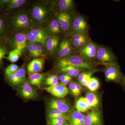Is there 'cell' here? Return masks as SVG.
Returning a JSON list of instances; mask_svg holds the SVG:
<instances>
[{
    "instance_id": "17",
    "label": "cell",
    "mask_w": 125,
    "mask_h": 125,
    "mask_svg": "<svg viewBox=\"0 0 125 125\" xmlns=\"http://www.w3.org/2000/svg\"><path fill=\"white\" fill-rule=\"evenodd\" d=\"M27 40L26 33L18 32L15 35L12 40V46L14 49H18L23 51L27 46Z\"/></svg>"
},
{
    "instance_id": "39",
    "label": "cell",
    "mask_w": 125,
    "mask_h": 125,
    "mask_svg": "<svg viewBox=\"0 0 125 125\" xmlns=\"http://www.w3.org/2000/svg\"><path fill=\"white\" fill-rule=\"evenodd\" d=\"M82 86L79 82H76V97H78L80 95L82 91Z\"/></svg>"
},
{
    "instance_id": "25",
    "label": "cell",
    "mask_w": 125,
    "mask_h": 125,
    "mask_svg": "<svg viewBox=\"0 0 125 125\" xmlns=\"http://www.w3.org/2000/svg\"><path fill=\"white\" fill-rule=\"evenodd\" d=\"M59 71L62 74H67L72 77H78L84 70L72 66H67L59 69Z\"/></svg>"
},
{
    "instance_id": "36",
    "label": "cell",
    "mask_w": 125,
    "mask_h": 125,
    "mask_svg": "<svg viewBox=\"0 0 125 125\" xmlns=\"http://www.w3.org/2000/svg\"><path fill=\"white\" fill-rule=\"evenodd\" d=\"M89 41L90 40H89L88 38L85 34L80 42L77 49L79 50L81 48L83 47L84 46H85Z\"/></svg>"
},
{
    "instance_id": "38",
    "label": "cell",
    "mask_w": 125,
    "mask_h": 125,
    "mask_svg": "<svg viewBox=\"0 0 125 125\" xmlns=\"http://www.w3.org/2000/svg\"><path fill=\"white\" fill-rule=\"evenodd\" d=\"M59 77L56 74V76L52 80L46 83L48 86H52L57 84L59 83Z\"/></svg>"
},
{
    "instance_id": "13",
    "label": "cell",
    "mask_w": 125,
    "mask_h": 125,
    "mask_svg": "<svg viewBox=\"0 0 125 125\" xmlns=\"http://www.w3.org/2000/svg\"><path fill=\"white\" fill-rule=\"evenodd\" d=\"M43 89L57 98H64L69 93L68 88L60 83L56 85L44 88Z\"/></svg>"
},
{
    "instance_id": "40",
    "label": "cell",
    "mask_w": 125,
    "mask_h": 125,
    "mask_svg": "<svg viewBox=\"0 0 125 125\" xmlns=\"http://www.w3.org/2000/svg\"><path fill=\"white\" fill-rule=\"evenodd\" d=\"M71 77V76H70V75H68L67 74H63L61 75L59 78V80L60 81V83H63L66 79Z\"/></svg>"
},
{
    "instance_id": "10",
    "label": "cell",
    "mask_w": 125,
    "mask_h": 125,
    "mask_svg": "<svg viewBox=\"0 0 125 125\" xmlns=\"http://www.w3.org/2000/svg\"><path fill=\"white\" fill-rule=\"evenodd\" d=\"M97 48L94 43L90 41L79 50V53L83 58L90 62L96 58Z\"/></svg>"
},
{
    "instance_id": "31",
    "label": "cell",
    "mask_w": 125,
    "mask_h": 125,
    "mask_svg": "<svg viewBox=\"0 0 125 125\" xmlns=\"http://www.w3.org/2000/svg\"><path fill=\"white\" fill-rule=\"evenodd\" d=\"M85 34V33H76L71 36V38L70 39L72 45L74 48L78 49L80 42Z\"/></svg>"
},
{
    "instance_id": "45",
    "label": "cell",
    "mask_w": 125,
    "mask_h": 125,
    "mask_svg": "<svg viewBox=\"0 0 125 125\" xmlns=\"http://www.w3.org/2000/svg\"><path fill=\"white\" fill-rule=\"evenodd\" d=\"M120 83H121L122 84L124 88L125 89V75H123L122 78L121 80Z\"/></svg>"
},
{
    "instance_id": "12",
    "label": "cell",
    "mask_w": 125,
    "mask_h": 125,
    "mask_svg": "<svg viewBox=\"0 0 125 125\" xmlns=\"http://www.w3.org/2000/svg\"><path fill=\"white\" fill-rule=\"evenodd\" d=\"M75 48L72 45L70 39H65L60 42L57 50L56 57L58 59L63 58L74 53Z\"/></svg>"
},
{
    "instance_id": "33",
    "label": "cell",
    "mask_w": 125,
    "mask_h": 125,
    "mask_svg": "<svg viewBox=\"0 0 125 125\" xmlns=\"http://www.w3.org/2000/svg\"><path fill=\"white\" fill-rule=\"evenodd\" d=\"M19 68L18 65L15 64H12L9 65L5 71V74L6 77L10 76L15 73Z\"/></svg>"
},
{
    "instance_id": "24",
    "label": "cell",
    "mask_w": 125,
    "mask_h": 125,
    "mask_svg": "<svg viewBox=\"0 0 125 125\" xmlns=\"http://www.w3.org/2000/svg\"><path fill=\"white\" fill-rule=\"evenodd\" d=\"M85 97L91 109L97 108L99 106L100 98L97 94L93 92H87L85 94Z\"/></svg>"
},
{
    "instance_id": "19",
    "label": "cell",
    "mask_w": 125,
    "mask_h": 125,
    "mask_svg": "<svg viewBox=\"0 0 125 125\" xmlns=\"http://www.w3.org/2000/svg\"><path fill=\"white\" fill-rule=\"evenodd\" d=\"M56 6L59 13L71 14L75 6L73 0H60L57 2Z\"/></svg>"
},
{
    "instance_id": "2",
    "label": "cell",
    "mask_w": 125,
    "mask_h": 125,
    "mask_svg": "<svg viewBox=\"0 0 125 125\" xmlns=\"http://www.w3.org/2000/svg\"><path fill=\"white\" fill-rule=\"evenodd\" d=\"M56 66L58 69L67 66H74L86 70L94 69L92 63L83 58L79 53H73L58 59Z\"/></svg>"
},
{
    "instance_id": "21",
    "label": "cell",
    "mask_w": 125,
    "mask_h": 125,
    "mask_svg": "<svg viewBox=\"0 0 125 125\" xmlns=\"http://www.w3.org/2000/svg\"><path fill=\"white\" fill-rule=\"evenodd\" d=\"M45 80L46 74L45 73H36L30 75L28 82L30 85L40 88Z\"/></svg>"
},
{
    "instance_id": "27",
    "label": "cell",
    "mask_w": 125,
    "mask_h": 125,
    "mask_svg": "<svg viewBox=\"0 0 125 125\" xmlns=\"http://www.w3.org/2000/svg\"><path fill=\"white\" fill-rule=\"evenodd\" d=\"M27 1L25 0H9L6 5L7 9L8 10H11L19 8L24 5Z\"/></svg>"
},
{
    "instance_id": "44",
    "label": "cell",
    "mask_w": 125,
    "mask_h": 125,
    "mask_svg": "<svg viewBox=\"0 0 125 125\" xmlns=\"http://www.w3.org/2000/svg\"><path fill=\"white\" fill-rule=\"evenodd\" d=\"M9 0H0V5H6L9 2Z\"/></svg>"
},
{
    "instance_id": "1",
    "label": "cell",
    "mask_w": 125,
    "mask_h": 125,
    "mask_svg": "<svg viewBox=\"0 0 125 125\" xmlns=\"http://www.w3.org/2000/svg\"><path fill=\"white\" fill-rule=\"evenodd\" d=\"M29 12L31 21L35 28H46L53 17L52 7L42 2L34 4Z\"/></svg>"
},
{
    "instance_id": "16",
    "label": "cell",
    "mask_w": 125,
    "mask_h": 125,
    "mask_svg": "<svg viewBox=\"0 0 125 125\" xmlns=\"http://www.w3.org/2000/svg\"><path fill=\"white\" fill-rule=\"evenodd\" d=\"M45 62V58H35L32 60L27 66V71L29 74L39 73L43 69Z\"/></svg>"
},
{
    "instance_id": "6",
    "label": "cell",
    "mask_w": 125,
    "mask_h": 125,
    "mask_svg": "<svg viewBox=\"0 0 125 125\" xmlns=\"http://www.w3.org/2000/svg\"><path fill=\"white\" fill-rule=\"evenodd\" d=\"M106 66L104 72L106 80L108 82L120 83L123 75L118 64L116 63Z\"/></svg>"
},
{
    "instance_id": "42",
    "label": "cell",
    "mask_w": 125,
    "mask_h": 125,
    "mask_svg": "<svg viewBox=\"0 0 125 125\" xmlns=\"http://www.w3.org/2000/svg\"><path fill=\"white\" fill-rule=\"evenodd\" d=\"M56 74H52L50 75L45 80V83H48L49 81L52 80L56 76Z\"/></svg>"
},
{
    "instance_id": "7",
    "label": "cell",
    "mask_w": 125,
    "mask_h": 125,
    "mask_svg": "<svg viewBox=\"0 0 125 125\" xmlns=\"http://www.w3.org/2000/svg\"><path fill=\"white\" fill-rule=\"evenodd\" d=\"M47 106L48 109L57 110L66 114L72 110L70 103L63 98L51 99L47 102Z\"/></svg>"
},
{
    "instance_id": "15",
    "label": "cell",
    "mask_w": 125,
    "mask_h": 125,
    "mask_svg": "<svg viewBox=\"0 0 125 125\" xmlns=\"http://www.w3.org/2000/svg\"><path fill=\"white\" fill-rule=\"evenodd\" d=\"M84 125H103L101 113L97 110H93L85 116Z\"/></svg>"
},
{
    "instance_id": "29",
    "label": "cell",
    "mask_w": 125,
    "mask_h": 125,
    "mask_svg": "<svg viewBox=\"0 0 125 125\" xmlns=\"http://www.w3.org/2000/svg\"><path fill=\"white\" fill-rule=\"evenodd\" d=\"M100 87V83L97 78L92 77L87 86L88 89L90 92H95Z\"/></svg>"
},
{
    "instance_id": "8",
    "label": "cell",
    "mask_w": 125,
    "mask_h": 125,
    "mask_svg": "<svg viewBox=\"0 0 125 125\" xmlns=\"http://www.w3.org/2000/svg\"><path fill=\"white\" fill-rule=\"evenodd\" d=\"M56 17L60 25L62 33L70 36L73 20L71 14L57 12Z\"/></svg>"
},
{
    "instance_id": "23",
    "label": "cell",
    "mask_w": 125,
    "mask_h": 125,
    "mask_svg": "<svg viewBox=\"0 0 125 125\" xmlns=\"http://www.w3.org/2000/svg\"><path fill=\"white\" fill-rule=\"evenodd\" d=\"M46 28L51 36H58L62 33L60 25L56 17L52 19Z\"/></svg>"
},
{
    "instance_id": "26",
    "label": "cell",
    "mask_w": 125,
    "mask_h": 125,
    "mask_svg": "<svg viewBox=\"0 0 125 125\" xmlns=\"http://www.w3.org/2000/svg\"><path fill=\"white\" fill-rule=\"evenodd\" d=\"M75 108L76 111L82 113L91 109L84 97H81L77 100L75 104Z\"/></svg>"
},
{
    "instance_id": "9",
    "label": "cell",
    "mask_w": 125,
    "mask_h": 125,
    "mask_svg": "<svg viewBox=\"0 0 125 125\" xmlns=\"http://www.w3.org/2000/svg\"><path fill=\"white\" fill-rule=\"evenodd\" d=\"M89 26L85 18L81 15H77L73 18L70 36L76 33H85Z\"/></svg>"
},
{
    "instance_id": "11",
    "label": "cell",
    "mask_w": 125,
    "mask_h": 125,
    "mask_svg": "<svg viewBox=\"0 0 125 125\" xmlns=\"http://www.w3.org/2000/svg\"><path fill=\"white\" fill-rule=\"evenodd\" d=\"M6 77L9 83L14 87H20L27 81L26 71L23 67L20 68L15 73Z\"/></svg>"
},
{
    "instance_id": "41",
    "label": "cell",
    "mask_w": 125,
    "mask_h": 125,
    "mask_svg": "<svg viewBox=\"0 0 125 125\" xmlns=\"http://www.w3.org/2000/svg\"><path fill=\"white\" fill-rule=\"evenodd\" d=\"M5 25L4 21L0 19V35H1L5 30Z\"/></svg>"
},
{
    "instance_id": "20",
    "label": "cell",
    "mask_w": 125,
    "mask_h": 125,
    "mask_svg": "<svg viewBox=\"0 0 125 125\" xmlns=\"http://www.w3.org/2000/svg\"><path fill=\"white\" fill-rule=\"evenodd\" d=\"M60 43L58 36L51 35L46 40L45 47L49 54L54 55L56 52Z\"/></svg>"
},
{
    "instance_id": "3",
    "label": "cell",
    "mask_w": 125,
    "mask_h": 125,
    "mask_svg": "<svg viewBox=\"0 0 125 125\" xmlns=\"http://www.w3.org/2000/svg\"><path fill=\"white\" fill-rule=\"evenodd\" d=\"M11 24L14 30L19 32H27L35 28L31 21L30 12L21 10L16 12L12 16Z\"/></svg>"
},
{
    "instance_id": "43",
    "label": "cell",
    "mask_w": 125,
    "mask_h": 125,
    "mask_svg": "<svg viewBox=\"0 0 125 125\" xmlns=\"http://www.w3.org/2000/svg\"><path fill=\"white\" fill-rule=\"evenodd\" d=\"M72 79V77H70V78H68L65 81H64L63 83H61L63 85L66 86V85H67L70 83Z\"/></svg>"
},
{
    "instance_id": "46",
    "label": "cell",
    "mask_w": 125,
    "mask_h": 125,
    "mask_svg": "<svg viewBox=\"0 0 125 125\" xmlns=\"http://www.w3.org/2000/svg\"><path fill=\"white\" fill-rule=\"evenodd\" d=\"M71 125L70 124V123H67V122H65L64 124V125Z\"/></svg>"
},
{
    "instance_id": "35",
    "label": "cell",
    "mask_w": 125,
    "mask_h": 125,
    "mask_svg": "<svg viewBox=\"0 0 125 125\" xmlns=\"http://www.w3.org/2000/svg\"><path fill=\"white\" fill-rule=\"evenodd\" d=\"M7 52V49L5 47L0 45V65L3 63V59L5 58Z\"/></svg>"
},
{
    "instance_id": "34",
    "label": "cell",
    "mask_w": 125,
    "mask_h": 125,
    "mask_svg": "<svg viewBox=\"0 0 125 125\" xmlns=\"http://www.w3.org/2000/svg\"><path fill=\"white\" fill-rule=\"evenodd\" d=\"M37 43H32L28 45L27 48L30 55L34 58H37Z\"/></svg>"
},
{
    "instance_id": "4",
    "label": "cell",
    "mask_w": 125,
    "mask_h": 125,
    "mask_svg": "<svg viewBox=\"0 0 125 125\" xmlns=\"http://www.w3.org/2000/svg\"><path fill=\"white\" fill-rule=\"evenodd\" d=\"M26 34L30 44L40 43L44 46L47 39L51 36L47 28L43 27L33 28L27 31Z\"/></svg>"
},
{
    "instance_id": "37",
    "label": "cell",
    "mask_w": 125,
    "mask_h": 125,
    "mask_svg": "<svg viewBox=\"0 0 125 125\" xmlns=\"http://www.w3.org/2000/svg\"><path fill=\"white\" fill-rule=\"evenodd\" d=\"M76 81H73L71 82L69 85V88L71 94L74 96L76 97Z\"/></svg>"
},
{
    "instance_id": "5",
    "label": "cell",
    "mask_w": 125,
    "mask_h": 125,
    "mask_svg": "<svg viewBox=\"0 0 125 125\" xmlns=\"http://www.w3.org/2000/svg\"><path fill=\"white\" fill-rule=\"evenodd\" d=\"M99 63L105 65L117 63V58L112 50L107 47H98L96 58Z\"/></svg>"
},
{
    "instance_id": "32",
    "label": "cell",
    "mask_w": 125,
    "mask_h": 125,
    "mask_svg": "<svg viewBox=\"0 0 125 125\" xmlns=\"http://www.w3.org/2000/svg\"><path fill=\"white\" fill-rule=\"evenodd\" d=\"M67 120V116L62 117L54 119H49V125H63Z\"/></svg>"
},
{
    "instance_id": "18",
    "label": "cell",
    "mask_w": 125,
    "mask_h": 125,
    "mask_svg": "<svg viewBox=\"0 0 125 125\" xmlns=\"http://www.w3.org/2000/svg\"><path fill=\"white\" fill-rule=\"evenodd\" d=\"M84 114L77 111L72 110L67 115V120L71 125H84Z\"/></svg>"
},
{
    "instance_id": "14",
    "label": "cell",
    "mask_w": 125,
    "mask_h": 125,
    "mask_svg": "<svg viewBox=\"0 0 125 125\" xmlns=\"http://www.w3.org/2000/svg\"><path fill=\"white\" fill-rule=\"evenodd\" d=\"M18 92L20 96L25 100L35 99L38 97L36 90L27 81L20 87Z\"/></svg>"
},
{
    "instance_id": "30",
    "label": "cell",
    "mask_w": 125,
    "mask_h": 125,
    "mask_svg": "<svg viewBox=\"0 0 125 125\" xmlns=\"http://www.w3.org/2000/svg\"><path fill=\"white\" fill-rule=\"evenodd\" d=\"M67 115V114L62 113L57 110L48 109L47 112V116L49 119H54L66 116Z\"/></svg>"
},
{
    "instance_id": "22",
    "label": "cell",
    "mask_w": 125,
    "mask_h": 125,
    "mask_svg": "<svg viewBox=\"0 0 125 125\" xmlns=\"http://www.w3.org/2000/svg\"><path fill=\"white\" fill-rule=\"evenodd\" d=\"M97 71V70L94 69L87 71H83L78 76V82L82 87H87L90 79L92 77V75Z\"/></svg>"
},
{
    "instance_id": "28",
    "label": "cell",
    "mask_w": 125,
    "mask_h": 125,
    "mask_svg": "<svg viewBox=\"0 0 125 125\" xmlns=\"http://www.w3.org/2000/svg\"><path fill=\"white\" fill-rule=\"evenodd\" d=\"M23 51L18 49H14L10 52L7 59L10 62L14 63L19 60Z\"/></svg>"
}]
</instances>
